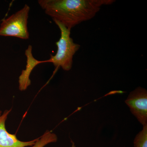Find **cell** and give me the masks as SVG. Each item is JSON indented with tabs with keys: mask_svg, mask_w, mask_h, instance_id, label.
I'll return each instance as SVG.
<instances>
[{
	"mask_svg": "<svg viewBox=\"0 0 147 147\" xmlns=\"http://www.w3.org/2000/svg\"><path fill=\"white\" fill-rule=\"evenodd\" d=\"M30 9V6L26 4L16 13L4 18L0 24V36L29 39L28 23Z\"/></svg>",
	"mask_w": 147,
	"mask_h": 147,
	"instance_id": "obj_3",
	"label": "cell"
},
{
	"mask_svg": "<svg viewBox=\"0 0 147 147\" xmlns=\"http://www.w3.org/2000/svg\"><path fill=\"white\" fill-rule=\"evenodd\" d=\"M134 147H147V124L143 125V129L134 139Z\"/></svg>",
	"mask_w": 147,
	"mask_h": 147,
	"instance_id": "obj_8",
	"label": "cell"
},
{
	"mask_svg": "<svg viewBox=\"0 0 147 147\" xmlns=\"http://www.w3.org/2000/svg\"><path fill=\"white\" fill-rule=\"evenodd\" d=\"M57 136L51 131H46L41 137H39L32 147H44L50 143H55L57 141ZM71 147H76L74 142L71 141Z\"/></svg>",
	"mask_w": 147,
	"mask_h": 147,
	"instance_id": "obj_7",
	"label": "cell"
},
{
	"mask_svg": "<svg viewBox=\"0 0 147 147\" xmlns=\"http://www.w3.org/2000/svg\"><path fill=\"white\" fill-rule=\"evenodd\" d=\"M125 102L139 122L143 126L147 124V90L137 87L130 92Z\"/></svg>",
	"mask_w": 147,
	"mask_h": 147,
	"instance_id": "obj_4",
	"label": "cell"
},
{
	"mask_svg": "<svg viewBox=\"0 0 147 147\" xmlns=\"http://www.w3.org/2000/svg\"><path fill=\"white\" fill-rule=\"evenodd\" d=\"M11 109L6 110L4 112L0 110V147H26L34 144L37 139L22 142L16 137V134H10L6 130L5 122Z\"/></svg>",
	"mask_w": 147,
	"mask_h": 147,
	"instance_id": "obj_5",
	"label": "cell"
},
{
	"mask_svg": "<svg viewBox=\"0 0 147 147\" xmlns=\"http://www.w3.org/2000/svg\"><path fill=\"white\" fill-rule=\"evenodd\" d=\"M115 0H38V3L47 15L71 29L92 19L101 7L110 5Z\"/></svg>",
	"mask_w": 147,
	"mask_h": 147,
	"instance_id": "obj_1",
	"label": "cell"
},
{
	"mask_svg": "<svg viewBox=\"0 0 147 147\" xmlns=\"http://www.w3.org/2000/svg\"><path fill=\"white\" fill-rule=\"evenodd\" d=\"M55 24L60 30L61 37L56 45L57 47L55 55H50L46 63H51L55 67V70L61 67L65 71L70 70L72 67L74 55L81 47V45L74 42L70 37L71 29L67 28L59 21L54 20Z\"/></svg>",
	"mask_w": 147,
	"mask_h": 147,
	"instance_id": "obj_2",
	"label": "cell"
},
{
	"mask_svg": "<svg viewBox=\"0 0 147 147\" xmlns=\"http://www.w3.org/2000/svg\"><path fill=\"white\" fill-rule=\"evenodd\" d=\"M32 47L29 45L25 51V55L27 58V64L26 69L22 70L18 78V88L21 91L26 90L31 84L30 76L32 71L36 66L40 64L46 63L45 61H39L36 59L32 53Z\"/></svg>",
	"mask_w": 147,
	"mask_h": 147,
	"instance_id": "obj_6",
	"label": "cell"
}]
</instances>
